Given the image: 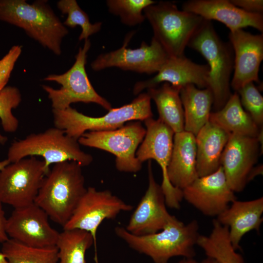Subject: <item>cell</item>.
<instances>
[{"mask_svg":"<svg viewBox=\"0 0 263 263\" xmlns=\"http://www.w3.org/2000/svg\"><path fill=\"white\" fill-rule=\"evenodd\" d=\"M209 71L207 64L196 63L184 55L169 57L154 77L136 82L133 92L138 94L143 90L158 86L162 82L180 88L193 84L199 89H205L207 87Z\"/></svg>","mask_w":263,"mask_h":263,"instance_id":"19","label":"cell"},{"mask_svg":"<svg viewBox=\"0 0 263 263\" xmlns=\"http://www.w3.org/2000/svg\"><path fill=\"white\" fill-rule=\"evenodd\" d=\"M181 88L168 83L147 89V94L157 107L159 119L174 132L184 131V110L180 96Z\"/></svg>","mask_w":263,"mask_h":263,"instance_id":"26","label":"cell"},{"mask_svg":"<svg viewBox=\"0 0 263 263\" xmlns=\"http://www.w3.org/2000/svg\"><path fill=\"white\" fill-rule=\"evenodd\" d=\"M230 1L237 7L247 13L263 14V0H231Z\"/></svg>","mask_w":263,"mask_h":263,"instance_id":"35","label":"cell"},{"mask_svg":"<svg viewBox=\"0 0 263 263\" xmlns=\"http://www.w3.org/2000/svg\"><path fill=\"white\" fill-rule=\"evenodd\" d=\"M82 166L67 161L54 164L44 177L35 203L62 227L86 190Z\"/></svg>","mask_w":263,"mask_h":263,"instance_id":"1","label":"cell"},{"mask_svg":"<svg viewBox=\"0 0 263 263\" xmlns=\"http://www.w3.org/2000/svg\"><path fill=\"white\" fill-rule=\"evenodd\" d=\"M230 134L209 121L199 131L195 136L199 177L210 174L221 166V155Z\"/></svg>","mask_w":263,"mask_h":263,"instance_id":"23","label":"cell"},{"mask_svg":"<svg viewBox=\"0 0 263 263\" xmlns=\"http://www.w3.org/2000/svg\"><path fill=\"white\" fill-rule=\"evenodd\" d=\"M182 10L196 14L206 20H215L224 24L230 31L252 27L263 32V14L244 11L228 0H190Z\"/></svg>","mask_w":263,"mask_h":263,"instance_id":"20","label":"cell"},{"mask_svg":"<svg viewBox=\"0 0 263 263\" xmlns=\"http://www.w3.org/2000/svg\"><path fill=\"white\" fill-rule=\"evenodd\" d=\"M133 207L127 204L109 190H98L90 187L79 200L63 230L78 229L89 232L96 251V232L105 219H114L122 211H130Z\"/></svg>","mask_w":263,"mask_h":263,"instance_id":"12","label":"cell"},{"mask_svg":"<svg viewBox=\"0 0 263 263\" xmlns=\"http://www.w3.org/2000/svg\"><path fill=\"white\" fill-rule=\"evenodd\" d=\"M263 198L240 201L237 200L216 219L222 225L227 226L229 238L235 250L240 248V243L247 232L259 231L263 222Z\"/></svg>","mask_w":263,"mask_h":263,"instance_id":"21","label":"cell"},{"mask_svg":"<svg viewBox=\"0 0 263 263\" xmlns=\"http://www.w3.org/2000/svg\"><path fill=\"white\" fill-rule=\"evenodd\" d=\"M209 121L229 133L251 137L257 138L261 129L243 109L236 92L222 109L210 113Z\"/></svg>","mask_w":263,"mask_h":263,"instance_id":"25","label":"cell"},{"mask_svg":"<svg viewBox=\"0 0 263 263\" xmlns=\"http://www.w3.org/2000/svg\"><path fill=\"white\" fill-rule=\"evenodd\" d=\"M151 99L146 93L140 94L131 103L112 108L100 117H91L69 107L64 110L53 109L55 127L78 140L87 131H109L118 129L127 122L144 121L152 117Z\"/></svg>","mask_w":263,"mask_h":263,"instance_id":"4","label":"cell"},{"mask_svg":"<svg viewBox=\"0 0 263 263\" xmlns=\"http://www.w3.org/2000/svg\"><path fill=\"white\" fill-rule=\"evenodd\" d=\"M263 173V166H260L255 168H253L251 171H250L248 178V182L252 180L256 176L259 174H262Z\"/></svg>","mask_w":263,"mask_h":263,"instance_id":"37","label":"cell"},{"mask_svg":"<svg viewBox=\"0 0 263 263\" xmlns=\"http://www.w3.org/2000/svg\"><path fill=\"white\" fill-rule=\"evenodd\" d=\"M7 141V137L5 136L2 135L0 133V144L1 145H3L5 143H6Z\"/></svg>","mask_w":263,"mask_h":263,"instance_id":"41","label":"cell"},{"mask_svg":"<svg viewBox=\"0 0 263 263\" xmlns=\"http://www.w3.org/2000/svg\"><path fill=\"white\" fill-rule=\"evenodd\" d=\"M178 263H198L196 260L193 258L192 259H188L184 258L183 259L180 261Z\"/></svg>","mask_w":263,"mask_h":263,"instance_id":"39","label":"cell"},{"mask_svg":"<svg viewBox=\"0 0 263 263\" xmlns=\"http://www.w3.org/2000/svg\"><path fill=\"white\" fill-rule=\"evenodd\" d=\"M93 244V238L89 232L78 229L63 230L56 244L58 263H87L86 252Z\"/></svg>","mask_w":263,"mask_h":263,"instance_id":"28","label":"cell"},{"mask_svg":"<svg viewBox=\"0 0 263 263\" xmlns=\"http://www.w3.org/2000/svg\"><path fill=\"white\" fill-rule=\"evenodd\" d=\"M47 213L35 203L14 208L6 219L9 238L35 247L56 245L59 232L53 228Z\"/></svg>","mask_w":263,"mask_h":263,"instance_id":"14","label":"cell"},{"mask_svg":"<svg viewBox=\"0 0 263 263\" xmlns=\"http://www.w3.org/2000/svg\"><path fill=\"white\" fill-rule=\"evenodd\" d=\"M10 163V162L7 159L0 161V171Z\"/></svg>","mask_w":263,"mask_h":263,"instance_id":"38","label":"cell"},{"mask_svg":"<svg viewBox=\"0 0 263 263\" xmlns=\"http://www.w3.org/2000/svg\"><path fill=\"white\" fill-rule=\"evenodd\" d=\"M155 2L152 0H108L106 3L109 12L119 16L123 24L134 26L144 22L146 18L142 12Z\"/></svg>","mask_w":263,"mask_h":263,"instance_id":"31","label":"cell"},{"mask_svg":"<svg viewBox=\"0 0 263 263\" xmlns=\"http://www.w3.org/2000/svg\"><path fill=\"white\" fill-rule=\"evenodd\" d=\"M21 101V93L16 87L6 86L0 92V119L5 132L13 133L18 129L19 120L12 110L17 108Z\"/></svg>","mask_w":263,"mask_h":263,"instance_id":"32","label":"cell"},{"mask_svg":"<svg viewBox=\"0 0 263 263\" xmlns=\"http://www.w3.org/2000/svg\"><path fill=\"white\" fill-rule=\"evenodd\" d=\"M133 34L131 33L127 35L120 48L98 56L91 63L92 69L99 71L110 67H117L139 73H157L169 56L153 37L150 44L142 41L138 48H127Z\"/></svg>","mask_w":263,"mask_h":263,"instance_id":"13","label":"cell"},{"mask_svg":"<svg viewBox=\"0 0 263 263\" xmlns=\"http://www.w3.org/2000/svg\"><path fill=\"white\" fill-rule=\"evenodd\" d=\"M9 263H58L56 245L29 246L9 238L2 244L1 252Z\"/></svg>","mask_w":263,"mask_h":263,"instance_id":"29","label":"cell"},{"mask_svg":"<svg viewBox=\"0 0 263 263\" xmlns=\"http://www.w3.org/2000/svg\"><path fill=\"white\" fill-rule=\"evenodd\" d=\"M234 52V74L230 86L237 92L249 82H259V71L263 59V34L253 35L239 29L230 31Z\"/></svg>","mask_w":263,"mask_h":263,"instance_id":"18","label":"cell"},{"mask_svg":"<svg viewBox=\"0 0 263 263\" xmlns=\"http://www.w3.org/2000/svg\"><path fill=\"white\" fill-rule=\"evenodd\" d=\"M45 175L43 161L35 156L11 163L0 171V202L14 208L34 203Z\"/></svg>","mask_w":263,"mask_h":263,"instance_id":"10","label":"cell"},{"mask_svg":"<svg viewBox=\"0 0 263 263\" xmlns=\"http://www.w3.org/2000/svg\"><path fill=\"white\" fill-rule=\"evenodd\" d=\"M200 263H219L215 259L207 257V258L203 260Z\"/></svg>","mask_w":263,"mask_h":263,"instance_id":"40","label":"cell"},{"mask_svg":"<svg viewBox=\"0 0 263 263\" xmlns=\"http://www.w3.org/2000/svg\"><path fill=\"white\" fill-rule=\"evenodd\" d=\"M91 45L89 39L85 40L75 56V63L65 73L51 74L44 78L45 81H54L61 86L60 89H55L42 85L51 100L53 109L64 110L76 102L95 103L108 111L112 108L110 103L95 91L87 75L85 65Z\"/></svg>","mask_w":263,"mask_h":263,"instance_id":"8","label":"cell"},{"mask_svg":"<svg viewBox=\"0 0 263 263\" xmlns=\"http://www.w3.org/2000/svg\"><path fill=\"white\" fill-rule=\"evenodd\" d=\"M236 92L243 107L259 127L263 123V97L254 82H249Z\"/></svg>","mask_w":263,"mask_h":263,"instance_id":"33","label":"cell"},{"mask_svg":"<svg viewBox=\"0 0 263 263\" xmlns=\"http://www.w3.org/2000/svg\"><path fill=\"white\" fill-rule=\"evenodd\" d=\"M146 132L138 148L136 156L143 163L153 159L160 166L162 172L161 185L167 207L179 209L183 197L182 190L174 187L167 174L173 149V131L159 118H148L144 121Z\"/></svg>","mask_w":263,"mask_h":263,"instance_id":"11","label":"cell"},{"mask_svg":"<svg viewBox=\"0 0 263 263\" xmlns=\"http://www.w3.org/2000/svg\"><path fill=\"white\" fill-rule=\"evenodd\" d=\"M0 20L22 29L56 55H61L68 30L46 0H0Z\"/></svg>","mask_w":263,"mask_h":263,"instance_id":"3","label":"cell"},{"mask_svg":"<svg viewBox=\"0 0 263 263\" xmlns=\"http://www.w3.org/2000/svg\"><path fill=\"white\" fill-rule=\"evenodd\" d=\"M2 203L0 202V244L7 241L9 237L6 232L5 225L6 219L4 211L2 208Z\"/></svg>","mask_w":263,"mask_h":263,"instance_id":"36","label":"cell"},{"mask_svg":"<svg viewBox=\"0 0 263 263\" xmlns=\"http://www.w3.org/2000/svg\"><path fill=\"white\" fill-rule=\"evenodd\" d=\"M212 229L208 236L200 235L197 242L207 257L219 263H244V259L236 252L229 238L228 227L216 219L212 222Z\"/></svg>","mask_w":263,"mask_h":263,"instance_id":"27","label":"cell"},{"mask_svg":"<svg viewBox=\"0 0 263 263\" xmlns=\"http://www.w3.org/2000/svg\"><path fill=\"white\" fill-rule=\"evenodd\" d=\"M199 228L196 220L185 224L173 216L162 230L155 233L136 236L120 226H116L114 231L131 248L149 256L154 263H169L174 257H195Z\"/></svg>","mask_w":263,"mask_h":263,"instance_id":"2","label":"cell"},{"mask_svg":"<svg viewBox=\"0 0 263 263\" xmlns=\"http://www.w3.org/2000/svg\"><path fill=\"white\" fill-rule=\"evenodd\" d=\"M150 23L153 38L169 57L184 55L186 47L205 19L194 13L179 10L169 1H159L143 11Z\"/></svg>","mask_w":263,"mask_h":263,"instance_id":"7","label":"cell"},{"mask_svg":"<svg viewBox=\"0 0 263 263\" xmlns=\"http://www.w3.org/2000/svg\"><path fill=\"white\" fill-rule=\"evenodd\" d=\"M22 52V46H13L0 59V92L6 86L15 65Z\"/></svg>","mask_w":263,"mask_h":263,"instance_id":"34","label":"cell"},{"mask_svg":"<svg viewBox=\"0 0 263 263\" xmlns=\"http://www.w3.org/2000/svg\"><path fill=\"white\" fill-rule=\"evenodd\" d=\"M146 132L140 121H132L115 130L86 132L78 142L80 145L113 154L118 171L135 173L142 168V163L137 158L136 152Z\"/></svg>","mask_w":263,"mask_h":263,"instance_id":"9","label":"cell"},{"mask_svg":"<svg viewBox=\"0 0 263 263\" xmlns=\"http://www.w3.org/2000/svg\"><path fill=\"white\" fill-rule=\"evenodd\" d=\"M259 150L257 138L230 133L221 155L220 165L234 192L243 191L248 183L249 174L257 161Z\"/></svg>","mask_w":263,"mask_h":263,"instance_id":"16","label":"cell"},{"mask_svg":"<svg viewBox=\"0 0 263 263\" xmlns=\"http://www.w3.org/2000/svg\"><path fill=\"white\" fill-rule=\"evenodd\" d=\"M184 113V131L196 136L209 121L213 102L211 90L199 89L193 84L182 87L180 91Z\"/></svg>","mask_w":263,"mask_h":263,"instance_id":"24","label":"cell"},{"mask_svg":"<svg viewBox=\"0 0 263 263\" xmlns=\"http://www.w3.org/2000/svg\"><path fill=\"white\" fill-rule=\"evenodd\" d=\"M57 7L62 14L67 15L63 23L65 26L70 28L77 26L81 27L82 30L78 38L79 40L88 39L90 36L100 30L102 23H91L88 15L79 7L75 0H60L57 2Z\"/></svg>","mask_w":263,"mask_h":263,"instance_id":"30","label":"cell"},{"mask_svg":"<svg viewBox=\"0 0 263 263\" xmlns=\"http://www.w3.org/2000/svg\"><path fill=\"white\" fill-rule=\"evenodd\" d=\"M148 188L125 227L130 233L143 236L162 230L173 217L168 211L165 198L161 188L155 181L151 163H148Z\"/></svg>","mask_w":263,"mask_h":263,"instance_id":"17","label":"cell"},{"mask_svg":"<svg viewBox=\"0 0 263 263\" xmlns=\"http://www.w3.org/2000/svg\"><path fill=\"white\" fill-rule=\"evenodd\" d=\"M196 156L195 136L185 131L174 133L171 157L167 169L169 180L174 187L182 190L199 177Z\"/></svg>","mask_w":263,"mask_h":263,"instance_id":"22","label":"cell"},{"mask_svg":"<svg viewBox=\"0 0 263 263\" xmlns=\"http://www.w3.org/2000/svg\"><path fill=\"white\" fill-rule=\"evenodd\" d=\"M36 156L43 159L45 175L53 164L72 161L85 167L91 164L93 160L90 154L80 149L77 140L56 127L50 128L40 133L30 134L23 139L15 141L8 149L7 159L10 163H13Z\"/></svg>","mask_w":263,"mask_h":263,"instance_id":"6","label":"cell"},{"mask_svg":"<svg viewBox=\"0 0 263 263\" xmlns=\"http://www.w3.org/2000/svg\"><path fill=\"white\" fill-rule=\"evenodd\" d=\"M182 193L188 203L207 216H218L237 200L222 166L210 174L198 177Z\"/></svg>","mask_w":263,"mask_h":263,"instance_id":"15","label":"cell"},{"mask_svg":"<svg viewBox=\"0 0 263 263\" xmlns=\"http://www.w3.org/2000/svg\"><path fill=\"white\" fill-rule=\"evenodd\" d=\"M0 263H9L1 252H0Z\"/></svg>","mask_w":263,"mask_h":263,"instance_id":"42","label":"cell"},{"mask_svg":"<svg viewBox=\"0 0 263 263\" xmlns=\"http://www.w3.org/2000/svg\"><path fill=\"white\" fill-rule=\"evenodd\" d=\"M188 46L200 53L209 67L207 87L213 94L216 111L222 109L232 94L230 77L234 69V52L229 42L221 40L211 21L205 20Z\"/></svg>","mask_w":263,"mask_h":263,"instance_id":"5","label":"cell"}]
</instances>
